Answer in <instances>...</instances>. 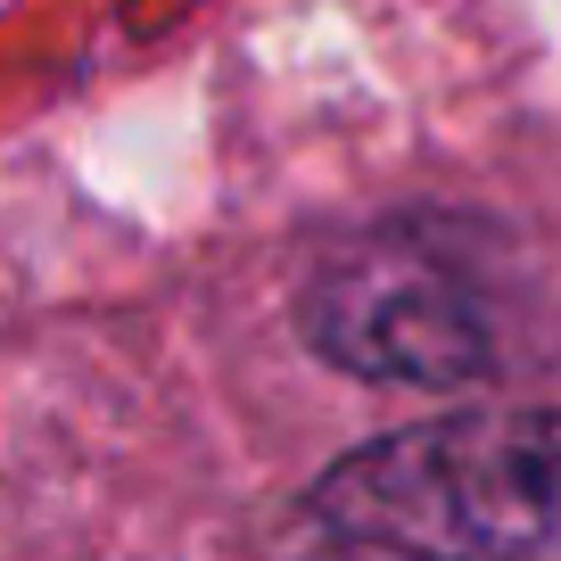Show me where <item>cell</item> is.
<instances>
[{
  "instance_id": "cell-1",
  "label": "cell",
  "mask_w": 561,
  "mask_h": 561,
  "mask_svg": "<svg viewBox=\"0 0 561 561\" xmlns=\"http://www.w3.org/2000/svg\"><path fill=\"white\" fill-rule=\"evenodd\" d=\"M289 561H561V413L471 404L364 438L298 495Z\"/></svg>"
},
{
  "instance_id": "cell-2",
  "label": "cell",
  "mask_w": 561,
  "mask_h": 561,
  "mask_svg": "<svg viewBox=\"0 0 561 561\" xmlns=\"http://www.w3.org/2000/svg\"><path fill=\"white\" fill-rule=\"evenodd\" d=\"M512 264L471 215H380L306 273L298 322L355 380L462 388L520 355Z\"/></svg>"
}]
</instances>
